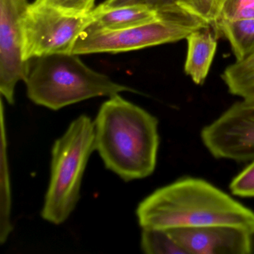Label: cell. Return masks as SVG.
<instances>
[{"label": "cell", "mask_w": 254, "mask_h": 254, "mask_svg": "<svg viewBox=\"0 0 254 254\" xmlns=\"http://www.w3.org/2000/svg\"><path fill=\"white\" fill-rule=\"evenodd\" d=\"M136 213L142 228L254 227V211L211 183L192 177L157 189L139 203Z\"/></svg>", "instance_id": "obj_1"}, {"label": "cell", "mask_w": 254, "mask_h": 254, "mask_svg": "<svg viewBox=\"0 0 254 254\" xmlns=\"http://www.w3.org/2000/svg\"><path fill=\"white\" fill-rule=\"evenodd\" d=\"M93 123L96 151L108 170L127 182L152 175L160 146L154 116L117 94L102 104Z\"/></svg>", "instance_id": "obj_2"}, {"label": "cell", "mask_w": 254, "mask_h": 254, "mask_svg": "<svg viewBox=\"0 0 254 254\" xmlns=\"http://www.w3.org/2000/svg\"><path fill=\"white\" fill-rule=\"evenodd\" d=\"M27 96L35 105L59 111L100 96L139 92L113 81L85 64L78 55L59 53L29 61L24 81Z\"/></svg>", "instance_id": "obj_3"}, {"label": "cell", "mask_w": 254, "mask_h": 254, "mask_svg": "<svg viewBox=\"0 0 254 254\" xmlns=\"http://www.w3.org/2000/svg\"><path fill=\"white\" fill-rule=\"evenodd\" d=\"M95 145L94 123L81 115L69 124L52 148L48 189L41 216L51 224H63L76 207L86 167Z\"/></svg>", "instance_id": "obj_4"}, {"label": "cell", "mask_w": 254, "mask_h": 254, "mask_svg": "<svg viewBox=\"0 0 254 254\" xmlns=\"http://www.w3.org/2000/svg\"><path fill=\"white\" fill-rule=\"evenodd\" d=\"M209 26L181 11L165 13L158 20L120 30L84 32L72 54L119 53L142 50L187 39L194 31Z\"/></svg>", "instance_id": "obj_5"}, {"label": "cell", "mask_w": 254, "mask_h": 254, "mask_svg": "<svg viewBox=\"0 0 254 254\" xmlns=\"http://www.w3.org/2000/svg\"><path fill=\"white\" fill-rule=\"evenodd\" d=\"M93 20L92 12L72 15L42 0H35L28 5L21 18L23 60L72 53L77 40Z\"/></svg>", "instance_id": "obj_6"}, {"label": "cell", "mask_w": 254, "mask_h": 254, "mask_svg": "<svg viewBox=\"0 0 254 254\" xmlns=\"http://www.w3.org/2000/svg\"><path fill=\"white\" fill-rule=\"evenodd\" d=\"M200 139L219 160L251 162L254 159V103L240 100L203 127Z\"/></svg>", "instance_id": "obj_7"}, {"label": "cell", "mask_w": 254, "mask_h": 254, "mask_svg": "<svg viewBox=\"0 0 254 254\" xmlns=\"http://www.w3.org/2000/svg\"><path fill=\"white\" fill-rule=\"evenodd\" d=\"M27 0H0V92L9 105L14 103L17 83L25 81L29 62L23 58L21 18Z\"/></svg>", "instance_id": "obj_8"}, {"label": "cell", "mask_w": 254, "mask_h": 254, "mask_svg": "<svg viewBox=\"0 0 254 254\" xmlns=\"http://www.w3.org/2000/svg\"><path fill=\"white\" fill-rule=\"evenodd\" d=\"M168 232L186 254H250L249 230L243 227L212 225Z\"/></svg>", "instance_id": "obj_9"}, {"label": "cell", "mask_w": 254, "mask_h": 254, "mask_svg": "<svg viewBox=\"0 0 254 254\" xmlns=\"http://www.w3.org/2000/svg\"><path fill=\"white\" fill-rule=\"evenodd\" d=\"M218 37L211 26L194 31L187 38V53L184 71L197 85L204 84L210 70Z\"/></svg>", "instance_id": "obj_10"}, {"label": "cell", "mask_w": 254, "mask_h": 254, "mask_svg": "<svg viewBox=\"0 0 254 254\" xmlns=\"http://www.w3.org/2000/svg\"><path fill=\"white\" fill-rule=\"evenodd\" d=\"M145 5H126L119 8L92 11L93 20L85 32L120 30L158 20L164 15Z\"/></svg>", "instance_id": "obj_11"}, {"label": "cell", "mask_w": 254, "mask_h": 254, "mask_svg": "<svg viewBox=\"0 0 254 254\" xmlns=\"http://www.w3.org/2000/svg\"><path fill=\"white\" fill-rule=\"evenodd\" d=\"M217 33L218 37H224L229 41L236 62L254 54V19L218 20Z\"/></svg>", "instance_id": "obj_12"}, {"label": "cell", "mask_w": 254, "mask_h": 254, "mask_svg": "<svg viewBox=\"0 0 254 254\" xmlns=\"http://www.w3.org/2000/svg\"><path fill=\"white\" fill-rule=\"evenodd\" d=\"M221 78L230 94L254 103V53L229 65Z\"/></svg>", "instance_id": "obj_13"}, {"label": "cell", "mask_w": 254, "mask_h": 254, "mask_svg": "<svg viewBox=\"0 0 254 254\" xmlns=\"http://www.w3.org/2000/svg\"><path fill=\"white\" fill-rule=\"evenodd\" d=\"M2 114V162H1V233L0 242L4 243L12 231L11 220V190H10L9 172L7 160V142L5 141V123H4L3 103L1 105Z\"/></svg>", "instance_id": "obj_14"}, {"label": "cell", "mask_w": 254, "mask_h": 254, "mask_svg": "<svg viewBox=\"0 0 254 254\" xmlns=\"http://www.w3.org/2000/svg\"><path fill=\"white\" fill-rule=\"evenodd\" d=\"M140 246L147 254H186L168 230L163 229L142 228Z\"/></svg>", "instance_id": "obj_15"}, {"label": "cell", "mask_w": 254, "mask_h": 254, "mask_svg": "<svg viewBox=\"0 0 254 254\" xmlns=\"http://www.w3.org/2000/svg\"><path fill=\"white\" fill-rule=\"evenodd\" d=\"M223 0H175V8L204 22L217 33Z\"/></svg>", "instance_id": "obj_16"}, {"label": "cell", "mask_w": 254, "mask_h": 254, "mask_svg": "<svg viewBox=\"0 0 254 254\" xmlns=\"http://www.w3.org/2000/svg\"><path fill=\"white\" fill-rule=\"evenodd\" d=\"M253 19H254V0H223L218 20Z\"/></svg>", "instance_id": "obj_17"}, {"label": "cell", "mask_w": 254, "mask_h": 254, "mask_svg": "<svg viewBox=\"0 0 254 254\" xmlns=\"http://www.w3.org/2000/svg\"><path fill=\"white\" fill-rule=\"evenodd\" d=\"M230 190L237 197H254V159L233 178L230 184Z\"/></svg>", "instance_id": "obj_18"}, {"label": "cell", "mask_w": 254, "mask_h": 254, "mask_svg": "<svg viewBox=\"0 0 254 254\" xmlns=\"http://www.w3.org/2000/svg\"><path fill=\"white\" fill-rule=\"evenodd\" d=\"M175 0H105V2L96 6L97 10H107L119 8L126 5H145L160 12L181 11L175 8Z\"/></svg>", "instance_id": "obj_19"}, {"label": "cell", "mask_w": 254, "mask_h": 254, "mask_svg": "<svg viewBox=\"0 0 254 254\" xmlns=\"http://www.w3.org/2000/svg\"><path fill=\"white\" fill-rule=\"evenodd\" d=\"M95 2L96 0H56L50 4L66 14L84 16L90 14L96 8Z\"/></svg>", "instance_id": "obj_20"}, {"label": "cell", "mask_w": 254, "mask_h": 254, "mask_svg": "<svg viewBox=\"0 0 254 254\" xmlns=\"http://www.w3.org/2000/svg\"><path fill=\"white\" fill-rule=\"evenodd\" d=\"M250 254H254V227L249 230Z\"/></svg>", "instance_id": "obj_21"}, {"label": "cell", "mask_w": 254, "mask_h": 254, "mask_svg": "<svg viewBox=\"0 0 254 254\" xmlns=\"http://www.w3.org/2000/svg\"><path fill=\"white\" fill-rule=\"evenodd\" d=\"M44 2H47V3H53L56 0H42Z\"/></svg>", "instance_id": "obj_22"}]
</instances>
